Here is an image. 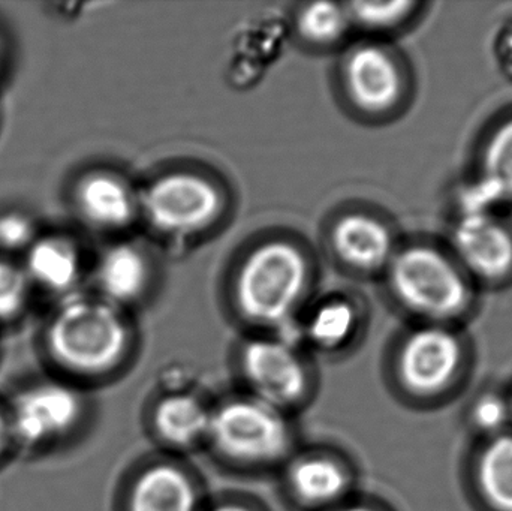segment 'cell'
I'll use <instances>...</instances> for the list:
<instances>
[{
  "mask_svg": "<svg viewBox=\"0 0 512 511\" xmlns=\"http://www.w3.org/2000/svg\"><path fill=\"white\" fill-rule=\"evenodd\" d=\"M44 341L51 359L66 371L101 375L122 362L129 330L117 306L72 294L51 314Z\"/></svg>",
  "mask_w": 512,
  "mask_h": 511,
  "instance_id": "6da1fadb",
  "label": "cell"
},
{
  "mask_svg": "<svg viewBox=\"0 0 512 511\" xmlns=\"http://www.w3.org/2000/svg\"><path fill=\"white\" fill-rule=\"evenodd\" d=\"M388 285L397 302L427 324H447L471 311L477 285L448 248L412 243L397 249L387 267Z\"/></svg>",
  "mask_w": 512,
  "mask_h": 511,
  "instance_id": "7a4b0ae2",
  "label": "cell"
},
{
  "mask_svg": "<svg viewBox=\"0 0 512 511\" xmlns=\"http://www.w3.org/2000/svg\"><path fill=\"white\" fill-rule=\"evenodd\" d=\"M307 261L297 246L283 240L262 243L246 257L236 281L243 317L261 326L283 323L306 290Z\"/></svg>",
  "mask_w": 512,
  "mask_h": 511,
  "instance_id": "3957f363",
  "label": "cell"
},
{
  "mask_svg": "<svg viewBox=\"0 0 512 511\" xmlns=\"http://www.w3.org/2000/svg\"><path fill=\"white\" fill-rule=\"evenodd\" d=\"M207 440L231 461L271 464L288 452L291 429L282 410L251 396L212 411Z\"/></svg>",
  "mask_w": 512,
  "mask_h": 511,
  "instance_id": "277c9868",
  "label": "cell"
},
{
  "mask_svg": "<svg viewBox=\"0 0 512 511\" xmlns=\"http://www.w3.org/2000/svg\"><path fill=\"white\" fill-rule=\"evenodd\" d=\"M448 251L475 285L512 279V225L489 206H471L451 228Z\"/></svg>",
  "mask_w": 512,
  "mask_h": 511,
  "instance_id": "5b68a950",
  "label": "cell"
},
{
  "mask_svg": "<svg viewBox=\"0 0 512 511\" xmlns=\"http://www.w3.org/2000/svg\"><path fill=\"white\" fill-rule=\"evenodd\" d=\"M143 210L153 227L168 234H194L215 222L221 192L210 180L192 173L159 177L147 188Z\"/></svg>",
  "mask_w": 512,
  "mask_h": 511,
  "instance_id": "8992f818",
  "label": "cell"
},
{
  "mask_svg": "<svg viewBox=\"0 0 512 511\" xmlns=\"http://www.w3.org/2000/svg\"><path fill=\"white\" fill-rule=\"evenodd\" d=\"M83 401L68 384L45 381L15 398L8 417L12 437L26 446H44L68 435L80 422Z\"/></svg>",
  "mask_w": 512,
  "mask_h": 511,
  "instance_id": "52a82bcc",
  "label": "cell"
},
{
  "mask_svg": "<svg viewBox=\"0 0 512 511\" xmlns=\"http://www.w3.org/2000/svg\"><path fill=\"white\" fill-rule=\"evenodd\" d=\"M242 374L252 398L282 410L301 401L307 390V371L294 348L276 339H252L243 347Z\"/></svg>",
  "mask_w": 512,
  "mask_h": 511,
  "instance_id": "ba28073f",
  "label": "cell"
},
{
  "mask_svg": "<svg viewBox=\"0 0 512 511\" xmlns=\"http://www.w3.org/2000/svg\"><path fill=\"white\" fill-rule=\"evenodd\" d=\"M462 362V344L445 324H424L403 342L402 383L417 395H433L450 384Z\"/></svg>",
  "mask_w": 512,
  "mask_h": 511,
  "instance_id": "9c48e42d",
  "label": "cell"
},
{
  "mask_svg": "<svg viewBox=\"0 0 512 511\" xmlns=\"http://www.w3.org/2000/svg\"><path fill=\"white\" fill-rule=\"evenodd\" d=\"M352 102L370 114H384L405 98L406 74L397 57L378 44H364L351 51L343 68Z\"/></svg>",
  "mask_w": 512,
  "mask_h": 511,
  "instance_id": "30bf717a",
  "label": "cell"
},
{
  "mask_svg": "<svg viewBox=\"0 0 512 511\" xmlns=\"http://www.w3.org/2000/svg\"><path fill=\"white\" fill-rule=\"evenodd\" d=\"M72 203L78 216L95 230L113 231L131 224L134 195L116 174L90 171L75 182Z\"/></svg>",
  "mask_w": 512,
  "mask_h": 511,
  "instance_id": "8fae6325",
  "label": "cell"
},
{
  "mask_svg": "<svg viewBox=\"0 0 512 511\" xmlns=\"http://www.w3.org/2000/svg\"><path fill=\"white\" fill-rule=\"evenodd\" d=\"M24 272L33 290L72 296L83 272V258L74 239L66 234H39L23 254Z\"/></svg>",
  "mask_w": 512,
  "mask_h": 511,
  "instance_id": "7c38bea8",
  "label": "cell"
},
{
  "mask_svg": "<svg viewBox=\"0 0 512 511\" xmlns=\"http://www.w3.org/2000/svg\"><path fill=\"white\" fill-rule=\"evenodd\" d=\"M331 245L343 263L361 272L387 269L396 254L387 224L366 213H349L334 225Z\"/></svg>",
  "mask_w": 512,
  "mask_h": 511,
  "instance_id": "4fadbf2b",
  "label": "cell"
},
{
  "mask_svg": "<svg viewBox=\"0 0 512 511\" xmlns=\"http://www.w3.org/2000/svg\"><path fill=\"white\" fill-rule=\"evenodd\" d=\"M197 491L176 465L156 464L138 474L128 498V511H197Z\"/></svg>",
  "mask_w": 512,
  "mask_h": 511,
  "instance_id": "5bb4252c",
  "label": "cell"
},
{
  "mask_svg": "<svg viewBox=\"0 0 512 511\" xmlns=\"http://www.w3.org/2000/svg\"><path fill=\"white\" fill-rule=\"evenodd\" d=\"M477 188L483 194V206L512 204V113L492 126L477 162Z\"/></svg>",
  "mask_w": 512,
  "mask_h": 511,
  "instance_id": "9a60e30c",
  "label": "cell"
},
{
  "mask_svg": "<svg viewBox=\"0 0 512 511\" xmlns=\"http://www.w3.org/2000/svg\"><path fill=\"white\" fill-rule=\"evenodd\" d=\"M96 282L104 300L111 305L132 302L146 290L149 264L135 246H111L96 264Z\"/></svg>",
  "mask_w": 512,
  "mask_h": 511,
  "instance_id": "2e32d148",
  "label": "cell"
},
{
  "mask_svg": "<svg viewBox=\"0 0 512 511\" xmlns=\"http://www.w3.org/2000/svg\"><path fill=\"white\" fill-rule=\"evenodd\" d=\"M288 485L292 495L304 506L325 507L343 497L349 477L336 459L304 456L289 467Z\"/></svg>",
  "mask_w": 512,
  "mask_h": 511,
  "instance_id": "e0dca14e",
  "label": "cell"
},
{
  "mask_svg": "<svg viewBox=\"0 0 512 511\" xmlns=\"http://www.w3.org/2000/svg\"><path fill=\"white\" fill-rule=\"evenodd\" d=\"M212 411L189 393L165 396L156 405L153 425L165 443L191 447L209 437Z\"/></svg>",
  "mask_w": 512,
  "mask_h": 511,
  "instance_id": "ac0fdd59",
  "label": "cell"
},
{
  "mask_svg": "<svg viewBox=\"0 0 512 511\" xmlns=\"http://www.w3.org/2000/svg\"><path fill=\"white\" fill-rule=\"evenodd\" d=\"M478 482L496 510L512 511V435H501L484 449Z\"/></svg>",
  "mask_w": 512,
  "mask_h": 511,
  "instance_id": "d6986e66",
  "label": "cell"
},
{
  "mask_svg": "<svg viewBox=\"0 0 512 511\" xmlns=\"http://www.w3.org/2000/svg\"><path fill=\"white\" fill-rule=\"evenodd\" d=\"M357 311L343 300L325 303L313 314L310 320L309 338L318 347L334 350L342 347L354 335L357 327Z\"/></svg>",
  "mask_w": 512,
  "mask_h": 511,
  "instance_id": "ffe728a7",
  "label": "cell"
},
{
  "mask_svg": "<svg viewBox=\"0 0 512 511\" xmlns=\"http://www.w3.org/2000/svg\"><path fill=\"white\" fill-rule=\"evenodd\" d=\"M421 3L396 0V2H354L348 6L349 20L373 32H391L400 29L420 14Z\"/></svg>",
  "mask_w": 512,
  "mask_h": 511,
  "instance_id": "44dd1931",
  "label": "cell"
},
{
  "mask_svg": "<svg viewBox=\"0 0 512 511\" xmlns=\"http://www.w3.org/2000/svg\"><path fill=\"white\" fill-rule=\"evenodd\" d=\"M349 15L343 6L331 2L307 5L298 15L297 26L301 35L313 44L337 41L349 24Z\"/></svg>",
  "mask_w": 512,
  "mask_h": 511,
  "instance_id": "7402d4cb",
  "label": "cell"
},
{
  "mask_svg": "<svg viewBox=\"0 0 512 511\" xmlns=\"http://www.w3.org/2000/svg\"><path fill=\"white\" fill-rule=\"evenodd\" d=\"M32 291L21 261L0 255V324L9 323L26 311Z\"/></svg>",
  "mask_w": 512,
  "mask_h": 511,
  "instance_id": "603a6c76",
  "label": "cell"
},
{
  "mask_svg": "<svg viewBox=\"0 0 512 511\" xmlns=\"http://www.w3.org/2000/svg\"><path fill=\"white\" fill-rule=\"evenodd\" d=\"M38 225L23 210L0 213V255L9 257L24 254L39 236Z\"/></svg>",
  "mask_w": 512,
  "mask_h": 511,
  "instance_id": "cb8c5ba5",
  "label": "cell"
},
{
  "mask_svg": "<svg viewBox=\"0 0 512 511\" xmlns=\"http://www.w3.org/2000/svg\"><path fill=\"white\" fill-rule=\"evenodd\" d=\"M472 416L478 428L487 432H498L508 422V407L499 396L486 395L478 399Z\"/></svg>",
  "mask_w": 512,
  "mask_h": 511,
  "instance_id": "d4e9b609",
  "label": "cell"
},
{
  "mask_svg": "<svg viewBox=\"0 0 512 511\" xmlns=\"http://www.w3.org/2000/svg\"><path fill=\"white\" fill-rule=\"evenodd\" d=\"M11 437V428H9L8 417L0 411V455H2L3 450L8 446V441Z\"/></svg>",
  "mask_w": 512,
  "mask_h": 511,
  "instance_id": "484cf974",
  "label": "cell"
},
{
  "mask_svg": "<svg viewBox=\"0 0 512 511\" xmlns=\"http://www.w3.org/2000/svg\"><path fill=\"white\" fill-rule=\"evenodd\" d=\"M210 511H254L249 509V507L242 506V504L237 503H227L221 504V506L215 507V509Z\"/></svg>",
  "mask_w": 512,
  "mask_h": 511,
  "instance_id": "4316f807",
  "label": "cell"
},
{
  "mask_svg": "<svg viewBox=\"0 0 512 511\" xmlns=\"http://www.w3.org/2000/svg\"><path fill=\"white\" fill-rule=\"evenodd\" d=\"M333 511H376V510H373L372 507H369V506H361V504H352V506L339 507V509L333 510Z\"/></svg>",
  "mask_w": 512,
  "mask_h": 511,
  "instance_id": "83f0119b",
  "label": "cell"
},
{
  "mask_svg": "<svg viewBox=\"0 0 512 511\" xmlns=\"http://www.w3.org/2000/svg\"><path fill=\"white\" fill-rule=\"evenodd\" d=\"M3 65H5V45H3L2 38H0V75L3 72Z\"/></svg>",
  "mask_w": 512,
  "mask_h": 511,
  "instance_id": "f1b7e54d",
  "label": "cell"
}]
</instances>
